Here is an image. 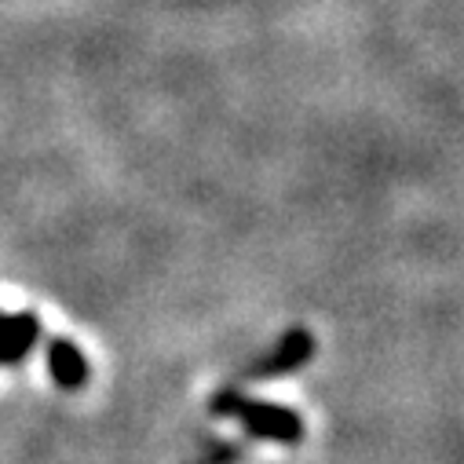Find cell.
Wrapping results in <instances>:
<instances>
[{"mask_svg": "<svg viewBox=\"0 0 464 464\" xmlns=\"http://www.w3.org/2000/svg\"><path fill=\"white\" fill-rule=\"evenodd\" d=\"M311 359H314V333L304 329V325H293V329H285V333L271 343V352H267L260 362H253V366L246 370V377H249V381L289 377V373L304 370Z\"/></svg>", "mask_w": 464, "mask_h": 464, "instance_id": "obj_2", "label": "cell"}, {"mask_svg": "<svg viewBox=\"0 0 464 464\" xmlns=\"http://www.w3.org/2000/svg\"><path fill=\"white\" fill-rule=\"evenodd\" d=\"M242 457V450L235 446V442H212L201 457H198V464H235Z\"/></svg>", "mask_w": 464, "mask_h": 464, "instance_id": "obj_3", "label": "cell"}, {"mask_svg": "<svg viewBox=\"0 0 464 464\" xmlns=\"http://www.w3.org/2000/svg\"><path fill=\"white\" fill-rule=\"evenodd\" d=\"M212 413L238 420L249 439H264V442H278V446H300L304 435H307V424H304V417L296 410H289L282 402L253 399V395H246L238 388L216 392Z\"/></svg>", "mask_w": 464, "mask_h": 464, "instance_id": "obj_1", "label": "cell"}]
</instances>
